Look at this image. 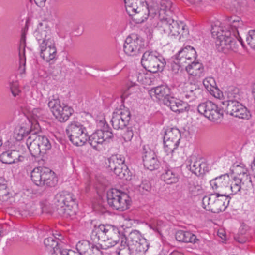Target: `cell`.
<instances>
[{
	"label": "cell",
	"mask_w": 255,
	"mask_h": 255,
	"mask_svg": "<svg viewBox=\"0 0 255 255\" xmlns=\"http://www.w3.org/2000/svg\"><path fill=\"white\" fill-rule=\"evenodd\" d=\"M91 239L98 248L108 249L120 241V233L115 227L111 225H100L92 231Z\"/></svg>",
	"instance_id": "cell-1"
},
{
	"label": "cell",
	"mask_w": 255,
	"mask_h": 255,
	"mask_svg": "<svg viewBox=\"0 0 255 255\" xmlns=\"http://www.w3.org/2000/svg\"><path fill=\"white\" fill-rule=\"evenodd\" d=\"M210 185L217 194L225 196L235 195L242 189L240 182L231 173L212 180Z\"/></svg>",
	"instance_id": "cell-2"
},
{
	"label": "cell",
	"mask_w": 255,
	"mask_h": 255,
	"mask_svg": "<svg viewBox=\"0 0 255 255\" xmlns=\"http://www.w3.org/2000/svg\"><path fill=\"white\" fill-rule=\"evenodd\" d=\"M55 205L58 213L67 217L72 216L78 211V202L71 193L62 191L59 193L54 199Z\"/></svg>",
	"instance_id": "cell-3"
},
{
	"label": "cell",
	"mask_w": 255,
	"mask_h": 255,
	"mask_svg": "<svg viewBox=\"0 0 255 255\" xmlns=\"http://www.w3.org/2000/svg\"><path fill=\"white\" fill-rule=\"evenodd\" d=\"M31 180L34 184L39 186L52 188L58 183L57 175L52 170L44 166H39L33 170Z\"/></svg>",
	"instance_id": "cell-4"
},
{
	"label": "cell",
	"mask_w": 255,
	"mask_h": 255,
	"mask_svg": "<svg viewBox=\"0 0 255 255\" xmlns=\"http://www.w3.org/2000/svg\"><path fill=\"white\" fill-rule=\"evenodd\" d=\"M211 32L216 40V46L220 51L231 48L234 41L231 37V33L227 28L220 23H215L211 26Z\"/></svg>",
	"instance_id": "cell-5"
},
{
	"label": "cell",
	"mask_w": 255,
	"mask_h": 255,
	"mask_svg": "<svg viewBox=\"0 0 255 255\" xmlns=\"http://www.w3.org/2000/svg\"><path fill=\"white\" fill-rule=\"evenodd\" d=\"M27 145L30 154L35 158L44 156L52 148L49 141L45 136L36 134L30 136Z\"/></svg>",
	"instance_id": "cell-6"
},
{
	"label": "cell",
	"mask_w": 255,
	"mask_h": 255,
	"mask_svg": "<svg viewBox=\"0 0 255 255\" xmlns=\"http://www.w3.org/2000/svg\"><path fill=\"white\" fill-rule=\"evenodd\" d=\"M231 198L229 196L218 194L210 195L204 197L202 207L206 210L219 213L225 211L228 208Z\"/></svg>",
	"instance_id": "cell-7"
},
{
	"label": "cell",
	"mask_w": 255,
	"mask_h": 255,
	"mask_svg": "<svg viewBox=\"0 0 255 255\" xmlns=\"http://www.w3.org/2000/svg\"><path fill=\"white\" fill-rule=\"evenodd\" d=\"M125 7L131 19L136 23H142L148 18L149 9L145 1H126Z\"/></svg>",
	"instance_id": "cell-8"
},
{
	"label": "cell",
	"mask_w": 255,
	"mask_h": 255,
	"mask_svg": "<svg viewBox=\"0 0 255 255\" xmlns=\"http://www.w3.org/2000/svg\"><path fill=\"white\" fill-rule=\"evenodd\" d=\"M109 205L114 210L125 211L132 205L130 196L124 192L115 189H110L107 194Z\"/></svg>",
	"instance_id": "cell-9"
},
{
	"label": "cell",
	"mask_w": 255,
	"mask_h": 255,
	"mask_svg": "<svg viewBox=\"0 0 255 255\" xmlns=\"http://www.w3.org/2000/svg\"><path fill=\"white\" fill-rule=\"evenodd\" d=\"M66 132L71 143L76 147L86 145L89 140V135L86 128L81 124L74 122L67 126Z\"/></svg>",
	"instance_id": "cell-10"
},
{
	"label": "cell",
	"mask_w": 255,
	"mask_h": 255,
	"mask_svg": "<svg viewBox=\"0 0 255 255\" xmlns=\"http://www.w3.org/2000/svg\"><path fill=\"white\" fill-rule=\"evenodd\" d=\"M141 63L147 71L152 73L162 72L166 64L164 58L160 54L151 50L144 54Z\"/></svg>",
	"instance_id": "cell-11"
},
{
	"label": "cell",
	"mask_w": 255,
	"mask_h": 255,
	"mask_svg": "<svg viewBox=\"0 0 255 255\" xmlns=\"http://www.w3.org/2000/svg\"><path fill=\"white\" fill-rule=\"evenodd\" d=\"M48 106L56 120L61 123L66 122L74 113L72 107L62 103L59 99L50 100Z\"/></svg>",
	"instance_id": "cell-12"
},
{
	"label": "cell",
	"mask_w": 255,
	"mask_h": 255,
	"mask_svg": "<svg viewBox=\"0 0 255 255\" xmlns=\"http://www.w3.org/2000/svg\"><path fill=\"white\" fill-rule=\"evenodd\" d=\"M128 245L135 254L144 255L150 247L149 241L137 230H133L128 236Z\"/></svg>",
	"instance_id": "cell-13"
},
{
	"label": "cell",
	"mask_w": 255,
	"mask_h": 255,
	"mask_svg": "<svg viewBox=\"0 0 255 255\" xmlns=\"http://www.w3.org/2000/svg\"><path fill=\"white\" fill-rule=\"evenodd\" d=\"M109 166L112 171L119 177L129 181L132 174L127 166L124 157L120 155H114L108 161Z\"/></svg>",
	"instance_id": "cell-14"
},
{
	"label": "cell",
	"mask_w": 255,
	"mask_h": 255,
	"mask_svg": "<svg viewBox=\"0 0 255 255\" xmlns=\"http://www.w3.org/2000/svg\"><path fill=\"white\" fill-rule=\"evenodd\" d=\"M224 110L233 117L248 120L251 118L249 110L241 103L237 101L228 100L223 102L222 105Z\"/></svg>",
	"instance_id": "cell-15"
},
{
	"label": "cell",
	"mask_w": 255,
	"mask_h": 255,
	"mask_svg": "<svg viewBox=\"0 0 255 255\" xmlns=\"http://www.w3.org/2000/svg\"><path fill=\"white\" fill-rule=\"evenodd\" d=\"M198 112L214 122H220L224 118V113L216 105L210 101L200 104L198 107Z\"/></svg>",
	"instance_id": "cell-16"
},
{
	"label": "cell",
	"mask_w": 255,
	"mask_h": 255,
	"mask_svg": "<svg viewBox=\"0 0 255 255\" xmlns=\"http://www.w3.org/2000/svg\"><path fill=\"white\" fill-rule=\"evenodd\" d=\"M167 32L172 38L182 42L188 39L189 30L188 26L183 22L172 20L167 23Z\"/></svg>",
	"instance_id": "cell-17"
},
{
	"label": "cell",
	"mask_w": 255,
	"mask_h": 255,
	"mask_svg": "<svg viewBox=\"0 0 255 255\" xmlns=\"http://www.w3.org/2000/svg\"><path fill=\"white\" fill-rule=\"evenodd\" d=\"M144 39L137 34L133 33L126 39L124 50L125 54L129 56H135L139 54L144 48Z\"/></svg>",
	"instance_id": "cell-18"
},
{
	"label": "cell",
	"mask_w": 255,
	"mask_h": 255,
	"mask_svg": "<svg viewBox=\"0 0 255 255\" xmlns=\"http://www.w3.org/2000/svg\"><path fill=\"white\" fill-rule=\"evenodd\" d=\"M231 174L235 176L241 184V190H252V180L250 175L245 166L240 163H236L231 168Z\"/></svg>",
	"instance_id": "cell-19"
},
{
	"label": "cell",
	"mask_w": 255,
	"mask_h": 255,
	"mask_svg": "<svg viewBox=\"0 0 255 255\" xmlns=\"http://www.w3.org/2000/svg\"><path fill=\"white\" fill-rule=\"evenodd\" d=\"M131 114L129 109L124 106L117 108L114 112L111 120L113 128L117 130L124 129L129 124Z\"/></svg>",
	"instance_id": "cell-20"
},
{
	"label": "cell",
	"mask_w": 255,
	"mask_h": 255,
	"mask_svg": "<svg viewBox=\"0 0 255 255\" xmlns=\"http://www.w3.org/2000/svg\"><path fill=\"white\" fill-rule=\"evenodd\" d=\"M181 139V134L176 128L168 129L165 133L164 144L168 153L173 152L178 147Z\"/></svg>",
	"instance_id": "cell-21"
},
{
	"label": "cell",
	"mask_w": 255,
	"mask_h": 255,
	"mask_svg": "<svg viewBox=\"0 0 255 255\" xmlns=\"http://www.w3.org/2000/svg\"><path fill=\"white\" fill-rule=\"evenodd\" d=\"M57 54V47L52 38L42 42L40 45V56L45 61L49 62L53 60Z\"/></svg>",
	"instance_id": "cell-22"
},
{
	"label": "cell",
	"mask_w": 255,
	"mask_h": 255,
	"mask_svg": "<svg viewBox=\"0 0 255 255\" xmlns=\"http://www.w3.org/2000/svg\"><path fill=\"white\" fill-rule=\"evenodd\" d=\"M113 138L112 132L100 130L95 131L90 136L89 142L93 149L98 150L101 146Z\"/></svg>",
	"instance_id": "cell-23"
},
{
	"label": "cell",
	"mask_w": 255,
	"mask_h": 255,
	"mask_svg": "<svg viewBox=\"0 0 255 255\" xmlns=\"http://www.w3.org/2000/svg\"><path fill=\"white\" fill-rule=\"evenodd\" d=\"M197 55L195 49L192 46L183 48L178 56L179 63L186 68L195 61Z\"/></svg>",
	"instance_id": "cell-24"
},
{
	"label": "cell",
	"mask_w": 255,
	"mask_h": 255,
	"mask_svg": "<svg viewBox=\"0 0 255 255\" xmlns=\"http://www.w3.org/2000/svg\"><path fill=\"white\" fill-rule=\"evenodd\" d=\"M143 160L145 167L150 171H155L160 167V164L155 152L147 146L143 150Z\"/></svg>",
	"instance_id": "cell-25"
},
{
	"label": "cell",
	"mask_w": 255,
	"mask_h": 255,
	"mask_svg": "<svg viewBox=\"0 0 255 255\" xmlns=\"http://www.w3.org/2000/svg\"><path fill=\"white\" fill-rule=\"evenodd\" d=\"M188 167L190 171L197 176H202L207 172L208 164L205 159L194 157L189 161Z\"/></svg>",
	"instance_id": "cell-26"
},
{
	"label": "cell",
	"mask_w": 255,
	"mask_h": 255,
	"mask_svg": "<svg viewBox=\"0 0 255 255\" xmlns=\"http://www.w3.org/2000/svg\"><path fill=\"white\" fill-rule=\"evenodd\" d=\"M164 104L170 109L176 113H183L189 110L188 104L175 97L168 96L163 101Z\"/></svg>",
	"instance_id": "cell-27"
},
{
	"label": "cell",
	"mask_w": 255,
	"mask_h": 255,
	"mask_svg": "<svg viewBox=\"0 0 255 255\" xmlns=\"http://www.w3.org/2000/svg\"><path fill=\"white\" fill-rule=\"evenodd\" d=\"M76 248L81 255H104L94 244L86 240L79 242L76 245Z\"/></svg>",
	"instance_id": "cell-28"
},
{
	"label": "cell",
	"mask_w": 255,
	"mask_h": 255,
	"mask_svg": "<svg viewBox=\"0 0 255 255\" xmlns=\"http://www.w3.org/2000/svg\"><path fill=\"white\" fill-rule=\"evenodd\" d=\"M203 83L204 86L212 96L219 100H223L225 98L223 93L218 88L213 78L207 77L204 79Z\"/></svg>",
	"instance_id": "cell-29"
},
{
	"label": "cell",
	"mask_w": 255,
	"mask_h": 255,
	"mask_svg": "<svg viewBox=\"0 0 255 255\" xmlns=\"http://www.w3.org/2000/svg\"><path fill=\"white\" fill-rule=\"evenodd\" d=\"M24 159L22 153L16 150H10L4 152L1 155V161L5 164H12L22 161Z\"/></svg>",
	"instance_id": "cell-30"
},
{
	"label": "cell",
	"mask_w": 255,
	"mask_h": 255,
	"mask_svg": "<svg viewBox=\"0 0 255 255\" xmlns=\"http://www.w3.org/2000/svg\"><path fill=\"white\" fill-rule=\"evenodd\" d=\"M170 90L165 86H161L149 91V94L153 100L156 101H164L169 96Z\"/></svg>",
	"instance_id": "cell-31"
},
{
	"label": "cell",
	"mask_w": 255,
	"mask_h": 255,
	"mask_svg": "<svg viewBox=\"0 0 255 255\" xmlns=\"http://www.w3.org/2000/svg\"><path fill=\"white\" fill-rule=\"evenodd\" d=\"M176 240L182 243L195 244L198 241L197 237L192 233L184 231H179L175 235Z\"/></svg>",
	"instance_id": "cell-32"
},
{
	"label": "cell",
	"mask_w": 255,
	"mask_h": 255,
	"mask_svg": "<svg viewBox=\"0 0 255 255\" xmlns=\"http://www.w3.org/2000/svg\"><path fill=\"white\" fill-rule=\"evenodd\" d=\"M50 29L47 24L45 23H40L36 30V37L41 42L47 39L52 38L50 36Z\"/></svg>",
	"instance_id": "cell-33"
},
{
	"label": "cell",
	"mask_w": 255,
	"mask_h": 255,
	"mask_svg": "<svg viewBox=\"0 0 255 255\" xmlns=\"http://www.w3.org/2000/svg\"><path fill=\"white\" fill-rule=\"evenodd\" d=\"M186 71L194 77L201 76L204 72V66L200 61H195L186 67Z\"/></svg>",
	"instance_id": "cell-34"
},
{
	"label": "cell",
	"mask_w": 255,
	"mask_h": 255,
	"mask_svg": "<svg viewBox=\"0 0 255 255\" xmlns=\"http://www.w3.org/2000/svg\"><path fill=\"white\" fill-rule=\"evenodd\" d=\"M45 246L48 248L52 250L57 255H61L62 251L60 249L58 242L52 239V238H47L44 241Z\"/></svg>",
	"instance_id": "cell-35"
},
{
	"label": "cell",
	"mask_w": 255,
	"mask_h": 255,
	"mask_svg": "<svg viewBox=\"0 0 255 255\" xmlns=\"http://www.w3.org/2000/svg\"><path fill=\"white\" fill-rule=\"evenodd\" d=\"M162 180L167 184H171L179 181L178 176L171 171L165 172L161 177Z\"/></svg>",
	"instance_id": "cell-36"
},
{
	"label": "cell",
	"mask_w": 255,
	"mask_h": 255,
	"mask_svg": "<svg viewBox=\"0 0 255 255\" xmlns=\"http://www.w3.org/2000/svg\"><path fill=\"white\" fill-rule=\"evenodd\" d=\"M11 193L8 186L1 180V200L6 201L11 197Z\"/></svg>",
	"instance_id": "cell-37"
},
{
	"label": "cell",
	"mask_w": 255,
	"mask_h": 255,
	"mask_svg": "<svg viewBox=\"0 0 255 255\" xmlns=\"http://www.w3.org/2000/svg\"><path fill=\"white\" fill-rule=\"evenodd\" d=\"M117 255H134V253L129 247L127 241L122 244L120 250H119Z\"/></svg>",
	"instance_id": "cell-38"
},
{
	"label": "cell",
	"mask_w": 255,
	"mask_h": 255,
	"mask_svg": "<svg viewBox=\"0 0 255 255\" xmlns=\"http://www.w3.org/2000/svg\"><path fill=\"white\" fill-rule=\"evenodd\" d=\"M246 41L249 46L255 50V30H250L248 32Z\"/></svg>",
	"instance_id": "cell-39"
},
{
	"label": "cell",
	"mask_w": 255,
	"mask_h": 255,
	"mask_svg": "<svg viewBox=\"0 0 255 255\" xmlns=\"http://www.w3.org/2000/svg\"><path fill=\"white\" fill-rule=\"evenodd\" d=\"M217 235L224 240H226L227 239L226 233L224 229H219L217 231Z\"/></svg>",
	"instance_id": "cell-40"
},
{
	"label": "cell",
	"mask_w": 255,
	"mask_h": 255,
	"mask_svg": "<svg viewBox=\"0 0 255 255\" xmlns=\"http://www.w3.org/2000/svg\"><path fill=\"white\" fill-rule=\"evenodd\" d=\"M61 255H81L80 253L71 250H64L62 251Z\"/></svg>",
	"instance_id": "cell-41"
},
{
	"label": "cell",
	"mask_w": 255,
	"mask_h": 255,
	"mask_svg": "<svg viewBox=\"0 0 255 255\" xmlns=\"http://www.w3.org/2000/svg\"><path fill=\"white\" fill-rule=\"evenodd\" d=\"M46 2V1H35L36 4L40 8H43Z\"/></svg>",
	"instance_id": "cell-42"
},
{
	"label": "cell",
	"mask_w": 255,
	"mask_h": 255,
	"mask_svg": "<svg viewBox=\"0 0 255 255\" xmlns=\"http://www.w3.org/2000/svg\"><path fill=\"white\" fill-rule=\"evenodd\" d=\"M251 171L253 176L255 178V158L251 165Z\"/></svg>",
	"instance_id": "cell-43"
},
{
	"label": "cell",
	"mask_w": 255,
	"mask_h": 255,
	"mask_svg": "<svg viewBox=\"0 0 255 255\" xmlns=\"http://www.w3.org/2000/svg\"><path fill=\"white\" fill-rule=\"evenodd\" d=\"M252 91L253 97L255 101V82L252 85Z\"/></svg>",
	"instance_id": "cell-44"
},
{
	"label": "cell",
	"mask_w": 255,
	"mask_h": 255,
	"mask_svg": "<svg viewBox=\"0 0 255 255\" xmlns=\"http://www.w3.org/2000/svg\"><path fill=\"white\" fill-rule=\"evenodd\" d=\"M254 2L255 3V1H254Z\"/></svg>",
	"instance_id": "cell-45"
},
{
	"label": "cell",
	"mask_w": 255,
	"mask_h": 255,
	"mask_svg": "<svg viewBox=\"0 0 255 255\" xmlns=\"http://www.w3.org/2000/svg\"></svg>",
	"instance_id": "cell-46"
}]
</instances>
